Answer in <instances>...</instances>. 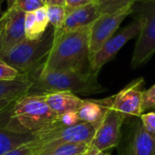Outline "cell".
<instances>
[{"mask_svg": "<svg viewBox=\"0 0 155 155\" xmlns=\"http://www.w3.org/2000/svg\"><path fill=\"white\" fill-rule=\"evenodd\" d=\"M90 26L54 31L53 48L40 71H90Z\"/></svg>", "mask_w": 155, "mask_h": 155, "instance_id": "1", "label": "cell"}, {"mask_svg": "<svg viewBox=\"0 0 155 155\" xmlns=\"http://www.w3.org/2000/svg\"><path fill=\"white\" fill-rule=\"evenodd\" d=\"M25 75L32 83L27 94L45 95L57 92L96 94L106 91L98 82V74L91 71H39Z\"/></svg>", "mask_w": 155, "mask_h": 155, "instance_id": "2", "label": "cell"}, {"mask_svg": "<svg viewBox=\"0 0 155 155\" xmlns=\"http://www.w3.org/2000/svg\"><path fill=\"white\" fill-rule=\"evenodd\" d=\"M54 41V27H47L45 34L34 40L25 38L18 45L0 55V59L16 69L21 74H32L39 72L52 48Z\"/></svg>", "mask_w": 155, "mask_h": 155, "instance_id": "3", "label": "cell"}, {"mask_svg": "<svg viewBox=\"0 0 155 155\" xmlns=\"http://www.w3.org/2000/svg\"><path fill=\"white\" fill-rule=\"evenodd\" d=\"M12 114L21 127L35 135L59 121V116L47 105L45 95L38 94H26L16 100Z\"/></svg>", "mask_w": 155, "mask_h": 155, "instance_id": "4", "label": "cell"}, {"mask_svg": "<svg viewBox=\"0 0 155 155\" xmlns=\"http://www.w3.org/2000/svg\"><path fill=\"white\" fill-rule=\"evenodd\" d=\"M96 130L84 122L73 126H65L59 121L54 125L38 133L32 142L34 153L37 151L68 143H85L91 144Z\"/></svg>", "mask_w": 155, "mask_h": 155, "instance_id": "5", "label": "cell"}, {"mask_svg": "<svg viewBox=\"0 0 155 155\" xmlns=\"http://www.w3.org/2000/svg\"><path fill=\"white\" fill-rule=\"evenodd\" d=\"M134 16L144 19V25L139 34L132 58V68L136 69L143 65L155 54V1L148 3H135Z\"/></svg>", "mask_w": 155, "mask_h": 155, "instance_id": "6", "label": "cell"}, {"mask_svg": "<svg viewBox=\"0 0 155 155\" xmlns=\"http://www.w3.org/2000/svg\"><path fill=\"white\" fill-rule=\"evenodd\" d=\"M134 17V21L114 34L98 52L90 57V71L92 73L99 74L102 67L113 60L129 40L139 35L144 25V19L140 16Z\"/></svg>", "mask_w": 155, "mask_h": 155, "instance_id": "7", "label": "cell"}, {"mask_svg": "<svg viewBox=\"0 0 155 155\" xmlns=\"http://www.w3.org/2000/svg\"><path fill=\"white\" fill-rule=\"evenodd\" d=\"M125 119L126 116L124 114L111 107L104 121L96 130L95 135L85 155L105 152L117 147L120 143L121 129Z\"/></svg>", "mask_w": 155, "mask_h": 155, "instance_id": "8", "label": "cell"}, {"mask_svg": "<svg viewBox=\"0 0 155 155\" xmlns=\"http://www.w3.org/2000/svg\"><path fill=\"white\" fill-rule=\"evenodd\" d=\"M134 5L125 7L114 14L100 15L90 26L89 49L90 57L115 34L122 22L134 12Z\"/></svg>", "mask_w": 155, "mask_h": 155, "instance_id": "9", "label": "cell"}, {"mask_svg": "<svg viewBox=\"0 0 155 155\" xmlns=\"http://www.w3.org/2000/svg\"><path fill=\"white\" fill-rule=\"evenodd\" d=\"M15 102L0 113V155L32 143L36 136L21 127L13 117Z\"/></svg>", "mask_w": 155, "mask_h": 155, "instance_id": "10", "label": "cell"}, {"mask_svg": "<svg viewBox=\"0 0 155 155\" xmlns=\"http://www.w3.org/2000/svg\"><path fill=\"white\" fill-rule=\"evenodd\" d=\"M25 13L15 5L0 16V55L25 38Z\"/></svg>", "mask_w": 155, "mask_h": 155, "instance_id": "11", "label": "cell"}, {"mask_svg": "<svg viewBox=\"0 0 155 155\" xmlns=\"http://www.w3.org/2000/svg\"><path fill=\"white\" fill-rule=\"evenodd\" d=\"M144 80L139 78L133 81L118 94L113 96L112 107L127 117H140L143 111L144 95Z\"/></svg>", "mask_w": 155, "mask_h": 155, "instance_id": "12", "label": "cell"}, {"mask_svg": "<svg viewBox=\"0 0 155 155\" xmlns=\"http://www.w3.org/2000/svg\"><path fill=\"white\" fill-rule=\"evenodd\" d=\"M113 96L103 100H84L83 104L77 111L80 122L87 123L97 130L104 121L112 107Z\"/></svg>", "mask_w": 155, "mask_h": 155, "instance_id": "13", "label": "cell"}, {"mask_svg": "<svg viewBox=\"0 0 155 155\" xmlns=\"http://www.w3.org/2000/svg\"><path fill=\"white\" fill-rule=\"evenodd\" d=\"M99 16L100 15L94 3L75 9L66 10L63 31H74L91 26Z\"/></svg>", "mask_w": 155, "mask_h": 155, "instance_id": "14", "label": "cell"}, {"mask_svg": "<svg viewBox=\"0 0 155 155\" xmlns=\"http://www.w3.org/2000/svg\"><path fill=\"white\" fill-rule=\"evenodd\" d=\"M45 98L47 105L58 116L69 112H77L84 103V99L70 92L51 93L45 94Z\"/></svg>", "mask_w": 155, "mask_h": 155, "instance_id": "15", "label": "cell"}, {"mask_svg": "<svg viewBox=\"0 0 155 155\" xmlns=\"http://www.w3.org/2000/svg\"><path fill=\"white\" fill-rule=\"evenodd\" d=\"M134 126L129 140L131 155H155V136L146 132L140 119Z\"/></svg>", "mask_w": 155, "mask_h": 155, "instance_id": "16", "label": "cell"}, {"mask_svg": "<svg viewBox=\"0 0 155 155\" xmlns=\"http://www.w3.org/2000/svg\"><path fill=\"white\" fill-rule=\"evenodd\" d=\"M49 25L46 6H44L35 12L25 13V38L34 40L41 37L46 31Z\"/></svg>", "mask_w": 155, "mask_h": 155, "instance_id": "17", "label": "cell"}, {"mask_svg": "<svg viewBox=\"0 0 155 155\" xmlns=\"http://www.w3.org/2000/svg\"><path fill=\"white\" fill-rule=\"evenodd\" d=\"M32 85L25 74H21L14 80H0V100L16 101L26 95Z\"/></svg>", "mask_w": 155, "mask_h": 155, "instance_id": "18", "label": "cell"}, {"mask_svg": "<svg viewBox=\"0 0 155 155\" xmlns=\"http://www.w3.org/2000/svg\"><path fill=\"white\" fill-rule=\"evenodd\" d=\"M90 144L85 143H68L35 152L33 155H81L85 154Z\"/></svg>", "mask_w": 155, "mask_h": 155, "instance_id": "19", "label": "cell"}, {"mask_svg": "<svg viewBox=\"0 0 155 155\" xmlns=\"http://www.w3.org/2000/svg\"><path fill=\"white\" fill-rule=\"evenodd\" d=\"M100 15L114 14L125 7L132 6L136 0H93Z\"/></svg>", "mask_w": 155, "mask_h": 155, "instance_id": "20", "label": "cell"}, {"mask_svg": "<svg viewBox=\"0 0 155 155\" xmlns=\"http://www.w3.org/2000/svg\"><path fill=\"white\" fill-rule=\"evenodd\" d=\"M49 24L52 25L54 31H60L64 27L66 17V10L62 5H46Z\"/></svg>", "mask_w": 155, "mask_h": 155, "instance_id": "21", "label": "cell"}, {"mask_svg": "<svg viewBox=\"0 0 155 155\" xmlns=\"http://www.w3.org/2000/svg\"><path fill=\"white\" fill-rule=\"evenodd\" d=\"M15 5L23 12H35L44 6H46L44 0H16Z\"/></svg>", "mask_w": 155, "mask_h": 155, "instance_id": "22", "label": "cell"}, {"mask_svg": "<svg viewBox=\"0 0 155 155\" xmlns=\"http://www.w3.org/2000/svg\"><path fill=\"white\" fill-rule=\"evenodd\" d=\"M20 75L21 74L16 69L0 59V80H14Z\"/></svg>", "mask_w": 155, "mask_h": 155, "instance_id": "23", "label": "cell"}, {"mask_svg": "<svg viewBox=\"0 0 155 155\" xmlns=\"http://www.w3.org/2000/svg\"><path fill=\"white\" fill-rule=\"evenodd\" d=\"M140 120L143 124V128L148 134L155 136V113L149 112L146 114H142Z\"/></svg>", "mask_w": 155, "mask_h": 155, "instance_id": "24", "label": "cell"}, {"mask_svg": "<svg viewBox=\"0 0 155 155\" xmlns=\"http://www.w3.org/2000/svg\"><path fill=\"white\" fill-rule=\"evenodd\" d=\"M152 109H155V84L148 90H145L143 95V111L146 112Z\"/></svg>", "mask_w": 155, "mask_h": 155, "instance_id": "25", "label": "cell"}, {"mask_svg": "<svg viewBox=\"0 0 155 155\" xmlns=\"http://www.w3.org/2000/svg\"><path fill=\"white\" fill-rule=\"evenodd\" d=\"M59 122L65 126H73L80 123V120L77 112H69L60 115Z\"/></svg>", "mask_w": 155, "mask_h": 155, "instance_id": "26", "label": "cell"}, {"mask_svg": "<svg viewBox=\"0 0 155 155\" xmlns=\"http://www.w3.org/2000/svg\"><path fill=\"white\" fill-rule=\"evenodd\" d=\"M34 154V148L32 143H27L25 145L19 146L14 150L7 152L6 153L3 155H33Z\"/></svg>", "mask_w": 155, "mask_h": 155, "instance_id": "27", "label": "cell"}, {"mask_svg": "<svg viewBox=\"0 0 155 155\" xmlns=\"http://www.w3.org/2000/svg\"><path fill=\"white\" fill-rule=\"evenodd\" d=\"M93 3V0H65L64 7L66 10L75 9Z\"/></svg>", "mask_w": 155, "mask_h": 155, "instance_id": "28", "label": "cell"}, {"mask_svg": "<svg viewBox=\"0 0 155 155\" xmlns=\"http://www.w3.org/2000/svg\"><path fill=\"white\" fill-rule=\"evenodd\" d=\"M46 5H62L64 6L65 0H45Z\"/></svg>", "mask_w": 155, "mask_h": 155, "instance_id": "29", "label": "cell"}, {"mask_svg": "<svg viewBox=\"0 0 155 155\" xmlns=\"http://www.w3.org/2000/svg\"><path fill=\"white\" fill-rule=\"evenodd\" d=\"M14 102H15V101H14ZM12 103H13V102L7 101V100H0V113H1L4 109H5L7 106H9Z\"/></svg>", "mask_w": 155, "mask_h": 155, "instance_id": "30", "label": "cell"}, {"mask_svg": "<svg viewBox=\"0 0 155 155\" xmlns=\"http://www.w3.org/2000/svg\"><path fill=\"white\" fill-rule=\"evenodd\" d=\"M4 1L5 0H0V7H1V5ZM6 2H7V8H11L12 6H14L15 5L16 0H6Z\"/></svg>", "mask_w": 155, "mask_h": 155, "instance_id": "31", "label": "cell"}, {"mask_svg": "<svg viewBox=\"0 0 155 155\" xmlns=\"http://www.w3.org/2000/svg\"><path fill=\"white\" fill-rule=\"evenodd\" d=\"M121 155H131V150H130V144L128 142V144L124 148L123 152L121 153Z\"/></svg>", "mask_w": 155, "mask_h": 155, "instance_id": "32", "label": "cell"}, {"mask_svg": "<svg viewBox=\"0 0 155 155\" xmlns=\"http://www.w3.org/2000/svg\"><path fill=\"white\" fill-rule=\"evenodd\" d=\"M92 155H111L109 153H106V152H98L96 153H94Z\"/></svg>", "mask_w": 155, "mask_h": 155, "instance_id": "33", "label": "cell"}, {"mask_svg": "<svg viewBox=\"0 0 155 155\" xmlns=\"http://www.w3.org/2000/svg\"><path fill=\"white\" fill-rule=\"evenodd\" d=\"M155 0H136V3H148V2H153Z\"/></svg>", "mask_w": 155, "mask_h": 155, "instance_id": "34", "label": "cell"}, {"mask_svg": "<svg viewBox=\"0 0 155 155\" xmlns=\"http://www.w3.org/2000/svg\"><path fill=\"white\" fill-rule=\"evenodd\" d=\"M81 155H85V154H81Z\"/></svg>", "mask_w": 155, "mask_h": 155, "instance_id": "35", "label": "cell"}, {"mask_svg": "<svg viewBox=\"0 0 155 155\" xmlns=\"http://www.w3.org/2000/svg\"><path fill=\"white\" fill-rule=\"evenodd\" d=\"M44 1H45V0H44Z\"/></svg>", "mask_w": 155, "mask_h": 155, "instance_id": "36", "label": "cell"}, {"mask_svg": "<svg viewBox=\"0 0 155 155\" xmlns=\"http://www.w3.org/2000/svg\"><path fill=\"white\" fill-rule=\"evenodd\" d=\"M0 8H1V7H0Z\"/></svg>", "mask_w": 155, "mask_h": 155, "instance_id": "37", "label": "cell"}]
</instances>
